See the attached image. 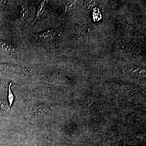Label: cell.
Listing matches in <instances>:
<instances>
[{"mask_svg": "<svg viewBox=\"0 0 146 146\" xmlns=\"http://www.w3.org/2000/svg\"><path fill=\"white\" fill-rule=\"evenodd\" d=\"M0 70L6 72H19L21 71V68L18 65L3 63L0 64Z\"/></svg>", "mask_w": 146, "mask_h": 146, "instance_id": "6da1fadb", "label": "cell"}, {"mask_svg": "<svg viewBox=\"0 0 146 146\" xmlns=\"http://www.w3.org/2000/svg\"><path fill=\"white\" fill-rule=\"evenodd\" d=\"M49 108L46 105H40L37 106L34 108V112L38 117H43L46 115L48 112Z\"/></svg>", "mask_w": 146, "mask_h": 146, "instance_id": "7a4b0ae2", "label": "cell"}, {"mask_svg": "<svg viewBox=\"0 0 146 146\" xmlns=\"http://www.w3.org/2000/svg\"><path fill=\"white\" fill-rule=\"evenodd\" d=\"M54 34V32L52 30L41 33L35 35L33 37L36 39H45L49 38Z\"/></svg>", "mask_w": 146, "mask_h": 146, "instance_id": "3957f363", "label": "cell"}, {"mask_svg": "<svg viewBox=\"0 0 146 146\" xmlns=\"http://www.w3.org/2000/svg\"><path fill=\"white\" fill-rule=\"evenodd\" d=\"M29 15V9L27 3H25L21 7L20 12V18L22 21H25Z\"/></svg>", "mask_w": 146, "mask_h": 146, "instance_id": "277c9868", "label": "cell"}, {"mask_svg": "<svg viewBox=\"0 0 146 146\" xmlns=\"http://www.w3.org/2000/svg\"><path fill=\"white\" fill-rule=\"evenodd\" d=\"M45 4H46V2H45V1H42V2L41 3V4H40V5L39 6L38 9H37L36 16H35L34 21H33V23H35L36 21V20L40 17V16H41L42 13H43L44 10Z\"/></svg>", "mask_w": 146, "mask_h": 146, "instance_id": "5b68a950", "label": "cell"}, {"mask_svg": "<svg viewBox=\"0 0 146 146\" xmlns=\"http://www.w3.org/2000/svg\"><path fill=\"white\" fill-rule=\"evenodd\" d=\"M1 47L4 51L7 52L12 53L14 52L15 50V48L13 46L5 42L2 43L1 44Z\"/></svg>", "mask_w": 146, "mask_h": 146, "instance_id": "8992f818", "label": "cell"}, {"mask_svg": "<svg viewBox=\"0 0 146 146\" xmlns=\"http://www.w3.org/2000/svg\"><path fill=\"white\" fill-rule=\"evenodd\" d=\"M9 106L7 102L0 101V110L3 112H6L9 109Z\"/></svg>", "mask_w": 146, "mask_h": 146, "instance_id": "52a82bcc", "label": "cell"}, {"mask_svg": "<svg viewBox=\"0 0 146 146\" xmlns=\"http://www.w3.org/2000/svg\"><path fill=\"white\" fill-rule=\"evenodd\" d=\"M11 84H12V83L11 82L9 86L8 98L9 100V104H9V106H11L12 105V103H13V99H14V97H13V94H12V92H11Z\"/></svg>", "mask_w": 146, "mask_h": 146, "instance_id": "ba28073f", "label": "cell"}, {"mask_svg": "<svg viewBox=\"0 0 146 146\" xmlns=\"http://www.w3.org/2000/svg\"><path fill=\"white\" fill-rule=\"evenodd\" d=\"M7 84V82L2 80H0V91L3 90L6 87Z\"/></svg>", "mask_w": 146, "mask_h": 146, "instance_id": "9c48e42d", "label": "cell"}]
</instances>
